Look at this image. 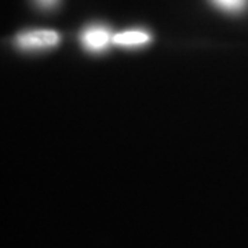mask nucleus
Masks as SVG:
<instances>
[{"mask_svg":"<svg viewBox=\"0 0 248 248\" xmlns=\"http://www.w3.org/2000/svg\"><path fill=\"white\" fill-rule=\"evenodd\" d=\"M60 35L51 29H32L24 31L16 36V46L24 51H42L58 46Z\"/></svg>","mask_w":248,"mask_h":248,"instance_id":"nucleus-1","label":"nucleus"},{"mask_svg":"<svg viewBox=\"0 0 248 248\" xmlns=\"http://www.w3.org/2000/svg\"><path fill=\"white\" fill-rule=\"evenodd\" d=\"M113 33L105 25H90L84 28L80 33V43L83 48L89 53L99 54L104 53L113 45Z\"/></svg>","mask_w":248,"mask_h":248,"instance_id":"nucleus-2","label":"nucleus"},{"mask_svg":"<svg viewBox=\"0 0 248 248\" xmlns=\"http://www.w3.org/2000/svg\"><path fill=\"white\" fill-rule=\"evenodd\" d=\"M151 40V33L145 29H127L113 36V45L123 48H141L149 45Z\"/></svg>","mask_w":248,"mask_h":248,"instance_id":"nucleus-3","label":"nucleus"},{"mask_svg":"<svg viewBox=\"0 0 248 248\" xmlns=\"http://www.w3.org/2000/svg\"><path fill=\"white\" fill-rule=\"evenodd\" d=\"M217 9L229 14H239L248 7V0H210Z\"/></svg>","mask_w":248,"mask_h":248,"instance_id":"nucleus-4","label":"nucleus"},{"mask_svg":"<svg viewBox=\"0 0 248 248\" xmlns=\"http://www.w3.org/2000/svg\"><path fill=\"white\" fill-rule=\"evenodd\" d=\"M35 3L43 10H51L58 6L60 0H35Z\"/></svg>","mask_w":248,"mask_h":248,"instance_id":"nucleus-5","label":"nucleus"}]
</instances>
